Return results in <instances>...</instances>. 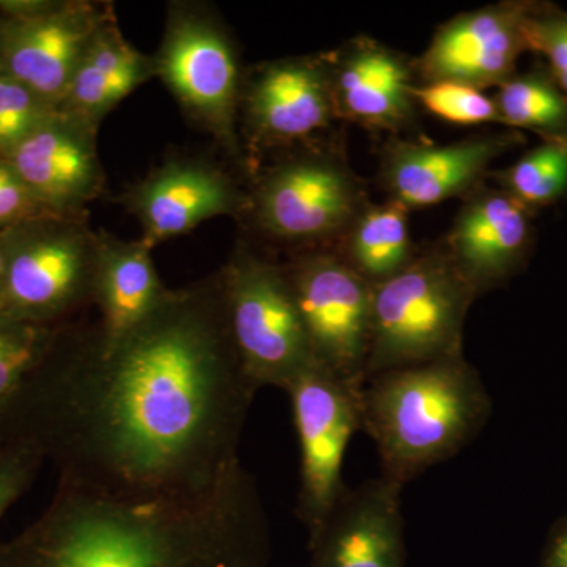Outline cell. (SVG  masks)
<instances>
[{
	"label": "cell",
	"mask_w": 567,
	"mask_h": 567,
	"mask_svg": "<svg viewBox=\"0 0 567 567\" xmlns=\"http://www.w3.org/2000/svg\"><path fill=\"white\" fill-rule=\"evenodd\" d=\"M256 393L216 275L171 290L115 341L96 324H63L0 406V440L39 451L59 483L118 498H193L240 464Z\"/></svg>",
	"instance_id": "obj_1"
},
{
	"label": "cell",
	"mask_w": 567,
	"mask_h": 567,
	"mask_svg": "<svg viewBox=\"0 0 567 567\" xmlns=\"http://www.w3.org/2000/svg\"><path fill=\"white\" fill-rule=\"evenodd\" d=\"M267 513L238 464L193 498H118L59 483L0 567H270Z\"/></svg>",
	"instance_id": "obj_2"
},
{
	"label": "cell",
	"mask_w": 567,
	"mask_h": 567,
	"mask_svg": "<svg viewBox=\"0 0 567 567\" xmlns=\"http://www.w3.org/2000/svg\"><path fill=\"white\" fill-rule=\"evenodd\" d=\"M488 415L491 398L464 354L380 372L361 388V429L374 440L382 476L401 486L456 456Z\"/></svg>",
	"instance_id": "obj_3"
},
{
	"label": "cell",
	"mask_w": 567,
	"mask_h": 567,
	"mask_svg": "<svg viewBox=\"0 0 567 567\" xmlns=\"http://www.w3.org/2000/svg\"><path fill=\"white\" fill-rule=\"evenodd\" d=\"M476 293L443 246L417 251L401 274L372 286L365 379L464 354V327Z\"/></svg>",
	"instance_id": "obj_4"
},
{
	"label": "cell",
	"mask_w": 567,
	"mask_h": 567,
	"mask_svg": "<svg viewBox=\"0 0 567 567\" xmlns=\"http://www.w3.org/2000/svg\"><path fill=\"white\" fill-rule=\"evenodd\" d=\"M218 276L235 350L257 390H287L319 364L286 265L237 248Z\"/></svg>",
	"instance_id": "obj_5"
},
{
	"label": "cell",
	"mask_w": 567,
	"mask_h": 567,
	"mask_svg": "<svg viewBox=\"0 0 567 567\" xmlns=\"http://www.w3.org/2000/svg\"><path fill=\"white\" fill-rule=\"evenodd\" d=\"M99 234L85 215H48L9 233L0 317L18 322L70 323L93 305Z\"/></svg>",
	"instance_id": "obj_6"
},
{
	"label": "cell",
	"mask_w": 567,
	"mask_h": 567,
	"mask_svg": "<svg viewBox=\"0 0 567 567\" xmlns=\"http://www.w3.org/2000/svg\"><path fill=\"white\" fill-rule=\"evenodd\" d=\"M153 62L156 76L188 117L241 162L238 117L244 82L234 43L223 25L200 7L173 3Z\"/></svg>",
	"instance_id": "obj_7"
},
{
	"label": "cell",
	"mask_w": 567,
	"mask_h": 567,
	"mask_svg": "<svg viewBox=\"0 0 567 567\" xmlns=\"http://www.w3.org/2000/svg\"><path fill=\"white\" fill-rule=\"evenodd\" d=\"M369 204L363 183L338 153L308 151L262 174L248 213L262 233L290 244H338Z\"/></svg>",
	"instance_id": "obj_8"
},
{
	"label": "cell",
	"mask_w": 567,
	"mask_h": 567,
	"mask_svg": "<svg viewBox=\"0 0 567 567\" xmlns=\"http://www.w3.org/2000/svg\"><path fill=\"white\" fill-rule=\"evenodd\" d=\"M286 391L301 453L297 516L311 539L346 491L342 466L347 447L354 432L363 427L361 390L316 364Z\"/></svg>",
	"instance_id": "obj_9"
},
{
	"label": "cell",
	"mask_w": 567,
	"mask_h": 567,
	"mask_svg": "<svg viewBox=\"0 0 567 567\" xmlns=\"http://www.w3.org/2000/svg\"><path fill=\"white\" fill-rule=\"evenodd\" d=\"M317 363L363 388L371 347L372 286L331 249L286 265Z\"/></svg>",
	"instance_id": "obj_10"
},
{
	"label": "cell",
	"mask_w": 567,
	"mask_h": 567,
	"mask_svg": "<svg viewBox=\"0 0 567 567\" xmlns=\"http://www.w3.org/2000/svg\"><path fill=\"white\" fill-rule=\"evenodd\" d=\"M0 24V73L59 107L89 44L111 6L96 2H18L3 7Z\"/></svg>",
	"instance_id": "obj_11"
},
{
	"label": "cell",
	"mask_w": 567,
	"mask_h": 567,
	"mask_svg": "<svg viewBox=\"0 0 567 567\" xmlns=\"http://www.w3.org/2000/svg\"><path fill=\"white\" fill-rule=\"evenodd\" d=\"M246 132L260 147L315 140L336 117L324 55L281 59L252 70L241 87Z\"/></svg>",
	"instance_id": "obj_12"
},
{
	"label": "cell",
	"mask_w": 567,
	"mask_h": 567,
	"mask_svg": "<svg viewBox=\"0 0 567 567\" xmlns=\"http://www.w3.org/2000/svg\"><path fill=\"white\" fill-rule=\"evenodd\" d=\"M122 204L141 223V241L152 249L216 216L248 212L249 194L216 164L173 158L123 194Z\"/></svg>",
	"instance_id": "obj_13"
},
{
	"label": "cell",
	"mask_w": 567,
	"mask_h": 567,
	"mask_svg": "<svg viewBox=\"0 0 567 567\" xmlns=\"http://www.w3.org/2000/svg\"><path fill=\"white\" fill-rule=\"evenodd\" d=\"M528 11L520 3H495L451 18L413 61L416 81L457 82L481 91L498 87L514 76L518 55L527 50Z\"/></svg>",
	"instance_id": "obj_14"
},
{
	"label": "cell",
	"mask_w": 567,
	"mask_h": 567,
	"mask_svg": "<svg viewBox=\"0 0 567 567\" xmlns=\"http://www.w3.org/2000/svg\"><path fill=\"white\" fill-rule=\"evenodd\" d=\"M96 133V126L58 110L6 159L52 215H85L104 189Z\"/></svg>",
	"instance_id": "obj_15"
},
{
	"label": "cell",
	"mask_w": 567,
	"mask_h": 567,
	"mask_svg": "<svg viewBox=\"0 0 567 567\" xmlns=\"http://www.w3.org/2000/svg\"><path fill=\"white\" fill-rule=\"evenodd\" d=\"M514 144L513 136L486 134L435 145L393 137L380 152L379 177L388 200L406 210L464 197L486 183L496 156Z\"/></svg>",
	"instance_id": "obj_16"
},
{
	"label": "cell",
	"mask_w": 567,
	"mask_h": 567,
	"mask_svg": "<svg viewBox=\"0 0 567 567\" xmlns=\"http://www.w3.org/2000/svg\"><path fill=\"white\" fill-rule=\"evenodd\" d=\"M331 95L338 121L395 134L415 121L413 61L369 37H358L330 54Z\"/></svg>",
	"instance_id": "obj_17"
},
{
	"label": "cell",
	"mask_w": 567,
	"mask_h": 567,
	"mask_svg": "<svg viewBox=\"0 0 567 567\" xmlns=\"http://www.w3.org/2000/svg\"><path fill=\"white\" fill-rule=\"evenodd\" d=\"M402 488L382 475L346 487L320 532L309 539L311 567H404Z\"/></svg>",
	"instance_id": "obj_18"
},
{
	"label": "cell",
	"mask_w": 567,
	"mask_h": 567,
	"mask_svg": "<svg viewBox=\"0 0 567 567\" xmlns=\"http://www.w3.org/2000/svg\"><path fill=\"white\" fill-rule=\"evenodd\" d=\"M528 237L527 207L503 189L483 183L462 199L442 246L480 297L513 270Z\"/></svg>",
	"instance_id": "obj_19"
},
{
	"label": "cell",
	"mask_w": 567,
	"mask_h": 567,
	"mask_svg": "<svg viewBox=\"0 0 567 567\" xmlns=\"http://www.w3.org/2000/svg\"><path fill=\"white\" fill-rule=\"evenodd\" d=\"M142 241H123L99 234L93 305L100 309V334L115 341L144 322L169 297Z\"/></svg>",
	"instance_id": "obj_20"
},
{
	"label": "cell",
	"mask_w": 567,
	"mask_h": 567,
	"mask_svg": "<svg viewBox=\"0 0 567 567\" xmlns=\"http://www.w3.org/2000/svg\"><path fill=\"white\" fill-rule=\"evenodd\" d=\"M336 245L331 251L371 286L401 274L417 252L409 210L393 200L365 205Z\"/></svg>",
	"instance_id": "obj_21"
},
{
	"label": "cell",
	"mask_w": 567,
	"mask_h": 567,
	"mask_svg": "<svg viewBox=\"0 0 567 567\" xmlns=\"http://www.w3.org/2000/svg\"><path fill=\"white\" fill-rule=\"evenodd\" d=\"M494 100L505 125L539 130L567 142V100L551 82L536 74L513 76L498 85Z\"/></svg>",
	"instance_id": "obj_22"
},
{
	"label": "cell",
	"mask_w": 567,
	"mask_h": 567,
	"mask_svg": "<svg viewBox=\"0 0 567 567\" xmlns=\"http://www.w3.org/2000/svg\"><path fill=\"white\" fill-rule=\"evenodd\" d=\"M488 177L527 208L551 203L567 189V142H547L507 169L488 173Z\"/></svg>",
	"instance_id": "obj_23"
},
{
	"label": "cell",
	"mask_w": 567,
	"mask_h": 567,
	"mask_svg": "<svg viewBox=\"0 0 567 567\" xmlns=\"http://www.w3.org/2000/svg\"><path fill=\"white\" fill-rule=\"evenodd\" d=\"M63 324L48 327L0 317V406L50 350Z\"/></svg>",
	"instance_id": "obj_24"
},
{
	"label": "cell",
	"mask_w": 567,
	"mask_h": 567,
	"mask_svg": "<svg viewBox=\"0 0 567 567\" xmlns=\"http://www.w3.org/2000/svg\"><path fill=\"white\" fill-rule=\"evenodd\" d=\"M416 106L440 121L462 126L502 123L494 96L457 82H420L412 87Z\"/></svg>",
	"instance_id": "obj_25"
},
{
	"label": "cell",
	"mask_w": 567,
	"mask_h": 567,
	"mask_svg": "<svg viewBox=\"0 0 567 567\" xmlns=\"http://www.w3.org/2000/svg\"><path fill=\"white\" fill-rule=\"evenodd\" d=\"M137 87V82L110 76L81 62L58 110L100 128L103 118Z\"/></svg>",
	"instance_id": "obj_26"
},
{
	"label": "cell",
	"mask_w": 567,
	"mask_h": 567,
	"mask_svg": "<svg viewBox=\"0 0 567 567\" xmlns=\"http://www.w3.org/2000/svg\"><path fill=\"white\" fill-rule=\"evenodd\" d=\"M55 111L58 107L41 100L21 82L0 73V158H9L11 152Z\"/></svg>",
	"instance_id": "obj_27"
},
{
	"label": "cell",
	"mask_w": 567,
	"mask_h": 567,
	"mask_svg": "<svg viewBox=\"0 0 567 567\" xmlns=\"http://www.w3.org/2000/svg\"><path fill=\"white\" fill-rule=\"evenodd\" d=\"M82 62L110 76L125 78L140 85L156 76L153 58L142 54L125 40L115 17L104 22L95 33Z\"/></svg>",
	"instance_id": "obj_28"
},
{
	"label": "cell",
	"mask_w": 567,
	"mask_h": 567,
	"mask_svg": "<svg viewBox=\"0 0 567 567\" xmlns=\"http://www.w3.org/2000/svg\"><path fill=\"white\" fill-rule=\"evenodd\" d=\"M43 464V456L32 446L0 440V518L32 487Z\"/></svg>",
	"instance_id": "obj_29"
},
{
	"label": "cell",
	"mask_w": 567,
	"mask_h": 567,
	"mask_svg": "<svg viewBox=\"0 0 567 567\" xmlns=\"http://www.w3.org/2000/svg\"><path fill=\"white\" fill-rule=\"evenodd\" d=\"M524 35L527 50L546 55L555 78L567 93V17L539 14L529 9Z\"/></svg>",
	"instance_id": "obj_30"
},
{
	"label": "cell",
	"mask_w": 567,
	"mask_h": 567,
	"mask_svg": "<svg viewBox=\"0 0 567 567\" xmlns=\"http://www.w3.org/2000/svg\"><path fill=\"white\" fill-rule=\"evenodd\" d=\"M52 215L37 200L29 186L6 158H0V230Z\"/></svg>",
	"instance_id": "obj_31"
},
{
	"label": "cell",
	"mask_w": 567,
	"mask_h": 567,
	"mask_svg": "<svg viewBox=\"0 0 567 567\" xmlns=\"http://www.w3.org/2000/svg\"><path fill=\"white\" fill-rule=\"evenodd\" d=\"M544 567H567V525L555 537Z\"/></svg>",
	"instance_id": "obj_32"
},
{
	"label": "cell",
	"mask_w": 567,
	"mask_h": 567,
	"mask_svg": "<svg viewBox=\"0 0 567 567\" xmlns=\"http://www.w3.org/2000/svg\"><path fill=\"white\" fill-rule=\"evenodd\" d=\"M9 230H0V303L6 284L7 252H9Z\"/></svg>",
	"instance_id": "obj_33"
}]
</instances>
